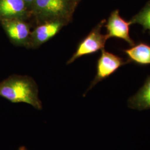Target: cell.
I'll use <instances>...</instances> for the list:
<instances>
[{
  "instance_id": "obj_1",
  "label": "cell",
  "mask_w": 150,
  "mask_h": 150,
  "mask_svg": "<svg viewBox=\"0 0 150 150\" xmlns=\"http://www.w3.org/2000/svg\"><path fill=\"white\" fill-rule=\"evenodd\" d=\"M0 96L12 103H25L37 110L42 108L38 85L27 76L15 75L1 82Z\"/></svg>"
},
{
  "instance_id": "obj_2",
  "label": "cell",
  "mask_w": 150,
  "mask_h": 150,
  "mask_svg": "<svg viewBox=\"0 0 150 150\" xmlns=\"http://www.w3.org/2000/svg\"><path fill=\"white\" fill-rule=\"evenodd\" d=\"M72 4V0H35L31 9L39 24L60 21L67 25L71 16Z\"/></svg>"
},
{
  "instance_id": "obj_3",
  "label": "cell",
  "mask_w": 150,
  "mask_h": 150,
  "mask_svg": "<svg viewBox=\"0 0 150 150\" xmlns=\"http://www.w3.org/2000/svg\"><path fill=\"white\" fill-rule=\"evenodd\" d=\"M105 23V20L101 21L81 41L67 64H72L82 56L94 54L104 49L108 38L106 35L102 34L101 30Z\"/></svg>"
},
{
  "instance_id": "obj_4",
  "label": "cell",
  "mask_w": 150,
  "mask_h": 150,
  "mask_svg": "<svg viewBox=\"0 0 150 150\" xmlns=\"http://www.w3.org/2000/svg\"><path fill=\"white\" fill-rule=\"evenodd\" d=\"M129 63L131 62L128 59H123L115 54L105 50V49L101 50V56L97 62L96 75L86 92L99 82L112 75L120 67Z\"/></svg>"
},
{
  "instance_id": "obj_5",
  "label": "cell",
  "mask_w": 150,
  "mask_h": 150,
  "mask_svg": "<svg viewBox=\"0 0 150 150\" xmlns=\"http://www.w3.org/2000/svg\"><path fill=\"white\" fill-rule=\"evenodd\" d=\"M105 27L107 30L108 39L115 38L124 40L131 47L135 45L134 41L129 36V22L126 21L120 15V11L116 10L109 16Z\"/></svg>"
},
{
  "instance_id": "obj_6",
  "label": "cell",
  "mask_w": 150,
  "mask_h": 150,
  "mask_svg": "<svg viewBox=\"0 0 150 150\" xmlns=\"http://www.w3.org/2000/svg\"><path fill=\"white\" fill-rule=\"evenodd\" d=\"M1 23L12 42L18 46H28L31 33L30 24L20 19L3 20Z\"/></svg>"
},
{
  "instance_id": "obj_7",
  "label": "cell",
  "mask_w": 150,
  "mask_h": 150,
  "mask_svg": "<svg viewBox=\"0 0 150 150\" xmlns=\"http://www.w3.org/2000/svg\"><path fill=\"white\" fill-rule=\"evenodd\" d=\"M65 25L60 21L46 22L39 24L31 31L28 47L36 48L54 37Z\"/></svg>"
},
{
  "instance_id": "obj_8",
  "label": "cell",
  "mask_w": 150,
  "mask_h": 150,
  "mask_svg": "<svg viewBox=\"0 0 150 150\" xmlns=\"http://www.w3.org/2000/svg\"><path fill=\"white\" fill-rule=\"evenodd\" d=\"M28 9L23 0H0V18L1 21L12 19L25 20Z\"/></svg>"
},
{
  "instance_id": "obj_9",
  "label": "cell",
  "mask_w": 150,
  "mask_h": 150,
  "mask_svg": "<svg viewBox=\"0 0 150 150\" xmlns=\"http://www.w3.org/2000/svg\"><path fill=\"white\" fill-rule=\"evenodd\" d=\"M123 51L131 62L141 66L150 64V45L147 43L139 42Z\"/></svg>"
},
{
  "instance_id": "obj_10",
  "label": "cell",
  "mask_w": 150,
  "mask_h": 150,
  "mask_svg": "<svg viewBox=\"0 0 150 150\" xmlns=\"http://www.w3.org/2000/svg\"><path fill=\"white\" fill-rule=\"evenodd\" d=\"M128 106L139 111L150 109V75L138 92L129 98Z\"/></svg>"
},
{
  "instance_id": "obj_11",
  "label": "cell",
  "mask_w": 150,
  "mask_h": 150,
  "mask_svg": "<svg viewBox=\"0 0 150 150\" xmlns=\"http://www.w3.org/2000/svg\"><path fill=\"white\" fill-rule=\"evenodd\" d=\"M131 25L139 24L143 27L144 31H148L150 35V1L139 13L133 16L129 21Z\"/></svg>"
},
{
  "instance_id": "obj_12",
  "label": "cell",
  "mask_w": 150,
  "mask_h": 150,
  "mask_svg": "<svg viewBox=\"0 0 150 150\" xmlns=\"http://www.w3.org/2000/svg\"><path fill=\"white\" fill-rule=\"evenodd\" d=\"M25 1V2L26 3L27 7L29 8H32V5L34 3V2L35 1V0H23Z\"/></svg>"
},
{
  "instance_id": "obj_13",
  "label": "cell",
  "mask_w": 150,
  "mask_h": 150,
  "mask_svg": "<svg viewBox=\"0 0 150 150\" xmlns=\"http://www.w3.org/2000/svg\"></svg>"
}]
</instances>
